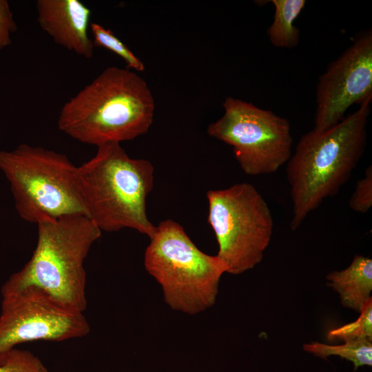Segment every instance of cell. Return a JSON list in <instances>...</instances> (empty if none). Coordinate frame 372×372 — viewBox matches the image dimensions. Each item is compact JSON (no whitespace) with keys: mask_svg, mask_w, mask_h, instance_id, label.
<instances>
[{"mask_svg":"<svg viewBox=\"0 0 372 372\" xmlns=\"http://www.w3.org/2000/svg\"><path fill=\"white\" fill-rule=\"evenodd\" d=\"M372 99V31L356 37L320 76L313 130L322 131L342 121L347 110Z\"/></svg>","mask_w":372,"mask_h":372,"instance_id":"obj_10","label":"cell"},{"mask_svg":"<svg viewBox=\"0 0 372 372\" xmlns=\"http://www.w3.org/2000/svg\"><path fill=\"white\" fill-rule=\"evenodd\" d=\"M154 110L145 81L130 69L112 66L63 105L57 124L71 138L99 147L146 134Z\"/></svg>","mask_w":372,"mask_h":372,"instance_id":"obj_1","label":"cell"},{"mask_svg":"<svg viewBox=\"0 0 372 372\" xmlns=\"http://www.w3.org/2000/svg\"><path fill=\"white\" fill-rule=\"evenodd\" d=\"M302 348L322 359L331 355L346 359L353 364L355 370L360 366L372 365V342L369 340H354L339 345L311 342L304 344Z\"/></svg>","mask_w":372,"mask_h":372,"instance_id":"obj_14","label":"cell"},{"mask_svg":"<svg viewBox=\"0 0 372 372\" xmlns=\"http://www.w3.org/2000/svg\"><path fill=\"white\" fill-rule=\"evenodd\" d=\"M274 7L272 23L267 29L270 43L276 48H293L300 41V30L294 22L305 7L304 0H271Z\"/></svg>","mask_w":372,"mask_h":372,"instance_id":"obj_13","label":"cell"},{"mask_svg":"<svg viewBox=\"0 0 372 372\" xmlns=\"http://www.w3.org/2000/svg\"><path fill=\"white\" fill-rule=\"evenodd\" d=\"M207 221L218 245L217 256L226 273L241 274L262 260L273 234V220L268 204L248 183L207 192Z\"/></svg>","mask_w":372,"mask_h":372,"instance_id":"obj_7","label":"cell"},{"mask_svg":"<svg viewBox=\"0 0 372 372\" xmlns=\"http://www.w3.org/2000/svg\"><path fill=\"white\" fill-rule=\"evenodd\" d=\"M37 225L35 249L24 267L3 285L2 297L34 287L83 313L87 307L83 263L102 231L85 215L65 216Z\"/></svg>","mask_w":372,"mask_h":372,"instance_id":"obj_4","label":"cell"},{"mask_svg":"<svg viewBox=\"0 0 372 372\" xmlns=\"http://www.w3.org/2000/svg\"><path fill=\"white\" fill-rule=\"evenodd\" d=\"M223 108V116L208 125L207 132L231 146L245 174H270L287 163L293 145L287 119L231 96L225 99Z\"/></svg>","mask_w":372,"mask_h":372,"instance_id":"obj_8","label":"cell"},{"mask_svg":"<svg viewBox=\"0 0 372 372\" xmlns=\"http://www.w3.org/2000/svg\"><path fill=\"white\" fill-rule=\"evenodd\" d=\"M77 180L87 216L101 231L129 228L153 234L156 226L146 211L154 181L150 161L131 158L120 143H107L77 167Z\"/></svg>","mask_w":372,"mask_h":372,"instance_id":"obj_3","label":"cell"},{"mask_svg":"<svg viewBox=\"0 0 372 372\" xmlns=\"http://www.w3.org/2000/svg\"><path fill=\"white\" fill-rule=\"evenodd\" d=\"M149 240L144 265L161 286L166 304L191 315L212 307L227 271L223 261L200 250L183 227L172 219L156 226Z\"/></svg>","mask_w":372,"mask_h":372,"instance_id":"obj_5","label":"cell"},{"mask_svg":"<svg viewBox=\"0 0 372 372\" xmlns=\"http://www.w3.org/2000/svg\"><path fill=\"white\" fill-rule=\"evenodd\" d=\"M327 338L344 342L354 340L372 341V300L364 306L356 320L330 330Z\"/></svg>","mask_w":372,"mask_h":372,"instance_id":"obj_16","label":"cell"},{"mask_svg":"<svg viewBox=\"0 0 372 372\" xmlns=\"http://www.w3.org/2000/svg\"><path fill=\"white\" fill-rule=\"evenodd\" d=\"M349 206L355 211L365 214L372 206V167L365 170L364 176L359 180L350 198Z\"/></svg>","mask_w":372,"mask_h":372,"instance_id":"obj_18","label":"cell"},{"mask_svg":"<svg viewBox=\"0 0 372 372\" xmlns=\"http://www.w3.org/2000/svg\"><path fill=\"white\" fill-rule=\"evenodd\" d=\"M90 28L94 46L104 48L113 52L126 62L128 68L137 72L145 70L144 63L111 30L96 23H91Z\"/></svg>","mask_w":372,"mask_h":372,"instance_id":"obj_15","label":"cell"},{"mask_svg":"<svg viewBox=\"0 0 372 372\" xmlns=\"http://www.w3.org/2000/svg\"><path fill=\"white\" fill-rule=\"evenodd\" d=\"M327 285L336 291L342 305L360 312L372 298V260L355 256L344 269L327 276Z\"/></svg>","mask_w":372,"mask_h":372,"instance_id":"obj_12","label":"cell"},{"mask_svg":"<svg viewBox=\"0 0 372 372\" xmlns=\"http://www.w3.org/2000/svg\"><path fill=\"white\" fill-rule=\"evenodd\" d=\"M0 372H49L43 362L32 352L14 348L0 364Z\"/></svg>","mask_w":372,"mask_h":372,"instance_id":"obj_17","label":"cell"},{"mask_svg":"<svg viewBox=\"0 0 372 372\" xmlns=\"http://www.w3.org/2000/svg\"><path fill=\"white\" fill-rule=\"evenodd\" d=\"M16 28L8 2L0 0V48L10 43V32Z\"/></svg>","mask_w":372,"mask_h":372,"instance_id":"obj_19","label":"cell"},{"mask_svg":"<svg viewBox=\"0 0 372 372\" xmlns=\"http://www.w3.org/2000/svg\"><path fill=\"white\" fill-rule=\"evenodd\" d=\"M36 6L39 26L55 43L85 58L92 57L89 8L79 0H38Z\"/></svg>","mask_w":372,"mask_h":372,"instance_id":"obj_11","label":"cell"},{"mask_svg":"<svg viewBox=\"0 0 372 372\" xmlns=\"http://www.w3.org/2000/svg\"><path fill=\"white\" fill-rule=\"evenodd\" d=\"M0 170L10 183L23 220L37 224L65 216H87L77 167L65 154L21 144L11 151L0 150Z\"/></svg>","mask_w":372,"mask_h":372,"instance_id":"obj_6","label":"cell"},{"mask_svg":"<svg viewBox=\"0 0 372 372\" xmlns=\"http://www.w3.org/2000/svg\"><path fill=\"white\" fill-rule=\"evenodd\" d=\"M371 100L336 125L303 134L287 161L292 217L297 229L306 217L349 180L364 153Z\"/></svg>","mask_w":372,"mask_h":372,"instance_id":"obj_2","label":"cell"},{"mask_svg":"<svg viewBox=\"0 0 372 372\" xmlns=\"http://www.w3.org/2000/svg\"><path fill=\"white\" fill-rule=\"evenodd\" d=\"M90 330L83 313L67 307L38 288L25 287L2 297L0 364L18 344L79 338Z\"/></svg>","mask_w":372,"mask_h":372,"instance_id":"obj_9","label":"cell"}]
</instances>
